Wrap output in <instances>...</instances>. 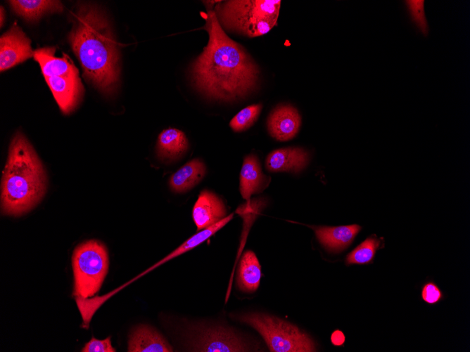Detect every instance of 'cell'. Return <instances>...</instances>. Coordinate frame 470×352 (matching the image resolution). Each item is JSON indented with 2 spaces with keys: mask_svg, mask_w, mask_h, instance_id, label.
<instances>
[{
  "mask_svg": "<svg viewBox=\"0 0 470 352\" xmlns=\"http://www.w3.org/2000/svg\"><path fill=\"white\" fill-rule=\"evenodd\" d=\"M208 10L209 39L191 65L192 82L208 98L224 101L243 98L258 86V66L241 45L227 35L215 11Z\"/></svg>",
  "mask_w": 470,
  "mask_h": 352,
  "instance_id": "obj_1",
  "label": "cell"
},
{
  "mask_svg": "<svg viewBox=\"0 0 470 352\" xmlns=\"http://www.w3.org/2000/svg\"><path fill=\"white\" fill-rule=\"evenodd\" d=\"M84 77L106 96H112L120 83V52L111 27L99 8L80 6L68 35Z\"/></svg>",
  "mask_w": 470,
  "mask_h": 352,
  "instance_id": "obj_2",
  "label": "cell"
},
{
  "mask_svg": "<svg viewBox=\"0 0 470 352\" xmlns=\"http://www.w3.org/2000/svg\"><path fill=\"white\" fill-rule=\"evenodd\" d=\"M46 178L34 148L20 132L13 138L1 179L2 212L19 216L30 211L43 197Z\"/></svg>",
  "mask_w": 470,
  "mask_h": 352,
  "instance_id": "obj_3",
  "label": "cell"
},
{
  "mask_svg": "<svg viewBox=\"0 0 470 352\" xmlns=\"http://www.w3.org/2000/svg\"><path fill=\"white\" fill-rule=\"evenodd\" d=\"M281 2L279 0L220 1L215 6V13L222 27L255 37L267 33L277 25Z\"/></svg>",
  "mask_w": 470,
  "mask_h": 352,
  "instance_id": "obj_4",
  "label": "cell"
},
{
  "mask_svg": "<svg viewBox=\"0 0 470 352\" xmlns=\"http://www.w3.org/2000/svg\"><path fill=\"white\" fill-rule=\"evenodd\" d=\"M234 318L258 331L270 351H315V344L309 335L296 325L277 317L259 313H249Z\"/></svg>",
  "mask_w": 470,
  "mask_h": 352,
  "instance_id": "obj_5",
  "label": "cell"
},
{
  "mask_svg": "<svg viewBox=\"0 0 470 352\" xmlns=\"http://www.w3.org/2000/svg\"><path fill=\"white\" fill-rule=\"evenodd\" d=\"M108 262L107 249L103 243L89 240L78 245L72 255L74 294L81 298L94 296L105 279Z\"/></svg>",
  "mask_w": 470,
  "mask_h": 352,
  "instance_id": "obj_6",
  "label": "cell"
},
{
  "mask_svg": "<svg viewBox=\"0 0 470 352\" xmlns=\"http://www.w3.org/2000/svg\"><path fill=\"white\" fill-rule=\"evenodd\" d=\"M192 350L207 352L250 351V345L240 335L224 327L200 330Z\"/></svg>",
  "mask_w": 470,
  "mask_h": 352,
  "instance_id": "obj_7",
  "label": "cell"
},
{
  "mask_svg": "<svg viewBox=\"0 0 470 352\" xmlns=\"http://www.w3.org/2000/svg\"><path fill=\"white\" fill-rule=\"evenodd\" d=\"M31 41L15 22L0 38V70L5 71L33 57Z\"/></svg>",
  "mask_w": 470,
  "mask_h": 352,
  "instance_id": "obj_8",
  "label": "cell"
},
{
  "mask_svg": "<svg viewBox=\"0 0 470 352\" xmlns=\"http://www.w3.org/2000/svg\"><path fill=\"white\" fill-rule=\"evenodd\" d=\"M60 109L65 114L73 111L79 104L83 86L78 75L45 77Z\"/></svg>",
  "mask_w": 470,
  "mask_h": 352,
  "instance_id": "obj_9",
  "label": "cell"
},
{
  "mask_svg": "<svg viewBox=\"0 0 470 352\" xmlns=\"http://www.w3.org/2000/svg\"><path fill=\"white\" fill-rule=\"evenodd\" d=\"M300 124L301 117L298 110L289 105L277 107L267 120L269 134L280 141L293 138L298 132Z\"/></svg>",
  "mask_w": 470,
  "mask_h": 352,
  "instance_id": "obj_10",
  "label": "cell"
},
{
  "mask_svg": "<svg viewBox=\"0 0 470 352\" xmlns=\"http://www.w3.org/2000/svg\"><path fill=\"white\" fill-rule=\"evenodd\" d=\"M223 201L215 193L203 190L194 204L192 217L198 230H201L226 217Z\"/></svg>",
  "mask_w": 470,
  "mask_h": 352,
  "instance_id": "obj_11",
  "label": "cell"
},
{
  "mask_svg": "<svg viewBox=\"0 0 470 352\" xmlns=\"http://www.w3.org/2000/svg\"><path fill=\"white\" fill-rule=\"evenodd\" d=\"M309 153L301 148L288 147L274 150L267 155L265 167L272 172L298 173L309 162Z\"/></svg>",
  "mask_w": 470,
  "mask_h": 352,
  "instance_id": "obj_12",
  "label": "cell"
},
{
  "mask_svg": "<svg viewBox=\"0 0 470 352\" xmlns=\"http://www.w3.org/2000/svg\"><path fill=\"white\" fill-rule=\"evenodd\" d=\"M320 244L331 252H340L347 248L361 230L353 224L340 226H311Z\"/></svg>",
  "mask_w": 470,
  "mask_h": 352,
  "instance_id": "obj_13",
  "label": "cell"
},
{
  "mask_svg": "<svg viewBox=\"0 0 470 352\" xmlns=\"http://www.w3.org/2000/svg\"><path fill=\"white\" fill-rule=\"evenodd\" d=\"M127 350L129 352H171L173 348L153 327L141 325L130 333Z\"/></svg>",
  "mask_w": 470,
  "mask_h": 352,
  "instance_id": "obj_14",
  "label": "cell"
},
{
  "mask_svg": "<svg viewBox=\"0 0 470 352\" xmlns=\"http://www.w3.org/2000/svg\"><path fill=\"white\" fill-rule=\"evenodd\" d=\"M269 183V179L262 172L258 159L255 155H247L240 172V193L241 196L250 202L253 194L262 191Z\"/></svg>",
  "mask_w": 470,
  "mask_h": 352,
  "instance_id": "obj_15",
  "label": "cell"
},
{
  "mask_svg": "<svg viewBox=\"0 0 470 352\" xmlns=\"http://www.w3.org/2000/svg\"><path fill=\"white\" fill-rule=\"evenodd\" d=\"M54 47L42 48L34 51L33 58L39 64L44 78L79 74L78 70L67 55L56 57Z\"/></svg>",
  "mask_w": 470,
  "mask_h": 352,
  "instance_id": "obj_16",
  "label": "cell"
},
{
  "mask_svg": "<svg viewBox=\"0 0 470 352\" xmlns=\"http://www.w3.org/2000/svg\"><path fill=\"white\" fill-rule=\"evenodd\" d=\"M189 141L181 130L169 128L158 136L156 152L163 162H172L182 157L188 150Z\"/></svg>",
  "mask_w": 470,
  "mask_h": 352,
  "instance_id": "obj_17",
  "label": "cell"
},
{
  "mask_svg": "<svg viewBox=\"0 0 470 352\" xmlns=\"http://www.w3.org/2000/svg\"><path fill=\"white\" fill-rule=\"evenodd\" d=\"M205 173L206 167L203 161L193 159L170 176V189L176 193H186L196 186L203 178Z\"/></svg>",
  "mask_w": 470,
  "mask_h": 352,
  "instance_id": "obj_18",
  "label": "cell"
},
{
  "mask_svg": "<svg viewBox=\"0 0 470 352\" xmlns=\"http://www.w3.org/2000/svg\"><path fill=\"white\" fill-rule=\"evenodd\" d=\"M9 4L19 15L29 21H36L46 13L61 12L63 6L60 1L11 0Z\"/></svg>",
  "mask_w": 470,
  "mask_h": 352,
  "instance_id": "obj_19",
  "label": "cell"
},
{
  "mask_svg": "<svg viewBox=\"0 0 470 352\" xmlns=\"http://www.w3.org/2000/svg\"><path fill=\"white\" fill-rule=\"evenodd\" d=\"M232 218H233V214H231L230 215L226 216L225 218L218 221L217 223L196 233V234L188 238L186 240H185L182 245H180L178 247L174 249L172 252L168 254L166 256H165L163 259L160 260L153 266L150 267L148 269L143 272L141 275H139L136 278H139L146 274V273L160 266L164 263L169 261L171 259L182 255V254L186 253L194 249L200 244H201L202 242L208 240L209 237H210L212 235H213L222 227H224L227 223H229L232 219Z\"/></svg>",
  "mask_w": 470,
  "mask_h": 352,
  "instance_id": "obj_20",
  "label": "cell"
},
{
  "mask_svg": "<svg viewBox=\"0 0 470 352\" xmlns=\"http://www.w3.org/2000/svg\"><path fill=\"white\" fill-rule=\"evenodd\" d=\"M261 266L255 253L246 251L241 257L237 275V285L245 292H253L259 287Z\"/></svg>",
  "mask_w": 470,
  "mask_h": 352,
  "instance_id": "obj_21",
  "label": "cell"
},
{
  "mask_svg": "<svg viewBox=\"0 0 470 352\" xmlns=\"http://www.w3.org/2000/svg\"><path fill=\"white\" fill-rule=\"evenodd\" d=\"M381 240L376 237H369L350 252L345 258V264H369L373 262Z\"/></svg>",
  "mask_w": 470,
  "mask_h": 352,
  "instance_id": "obj_22",
  "label": "cell"
},
{
  "mask_svg": "<svg viewBox=\"0 0 470 352\" xmlns=\"http://www.w3.org/2000/svg\"><path fill=\"white\" fill-rule=\"evenodd\" d=\"M262 109L261 104H253L239 111L230 121V127L236 132L248 129L258 119Z\"/></svg>",
  "mask_w": 470,
  "mask_h": 352,
  "instance_id": "obj_23",
  "label": "cell"
},
{
  "mask_svg": "<svg viewBox=\"0 0 470 352\" xmlns=\"http://www.w3.org/2000/svg\"><path fill=\"white\" fill-rule=\"evenodd\" d=\"M410 17L417 27L424 34L428 31V25L424 8V1H405Z\"/></svg>",
  "mask_w": 470,
  "mask_h": 352,
  "instance_id": "obj_24",
  "label": "cell"
},
{
  "mask_svg": "<svg viewBox=\"0 0 470 352\" xmlns=\"http://www.w3.org/2000/svg\"><path fill=\"white\" fill-rule=\"evenodd\" d=\"M421 299L428 304H436L443 298V293L433 281L426 282L421 288Z\"/></svg>",
  "mask_w": 470,
  "mask_h": 352,
  "instance_id": "obj_25",
  "label": "cell"
},
{
  "mask_svg": "<svg viewBox=\"0 0 470 352\" xmlns=\"http://www.w3.org/2000/svg\"><path fill=\"white\" fill-rule=\"evenodd\" d=\"M81 351L83 352H115V349L112 346L110 337L105 339H97L92 337L87 342Z\"/></svg>",
  "mask_w": 470,
  "mask_h": 352,
  "instance_id": "obj_26",
  "label": "cell"
},
{
  "mask_svg": "<svg viewBox=\"0 0 470 352\" xmlns=\"http://www.w3.org/2000/svg\"><path fill=\"white\" fill-rule=\"evenodd\" d=\"M345 335L341 330H336L331 334V341L334 346H342L345 342Z\"/></svg>",
  "mask_w": 470,
  "mask_h": 352,
  "instance_id": "obj_27",
  "label": "cell"
},
{
  "mask_svg": "<svg viewBox=\"0 0 470 352\" xmlns=\"http://www.w3.org/2000/svg\"><path fill=\"white\" fill-rule=\"evenodd\" d=\"M4 15L5 16V13L4 11V8L2 6H1V18H1V26H2L3 24H4Z\"/></svg>",
  "mask_w": 470,
  "mask_h": 352,
  "instance_id": "obj_28",
  "label": "cell"
}]
</instances>
